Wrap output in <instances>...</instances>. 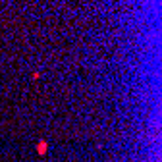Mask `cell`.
<instances>
[{
    "label": "cell",
    "instance_id": "1",
    "mask_svg": "<svg viewBox=\"0 0 162 162\" xmlns=\"http://www.w3.org/2000/svg\"><path fill=\"white\" fill-rule=\"evenodd\" d=\"M46 149H48V145H46L45 141H41V143L37 145V153H39V154H45V153H46Z\"/></svg>",
    "mask_w": 162,
    "mask_h": 162
}]
</instances>
